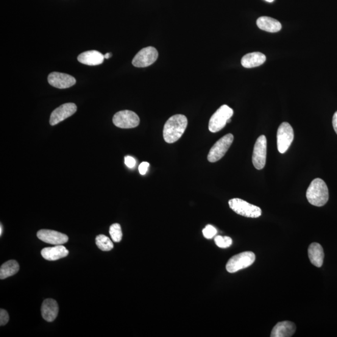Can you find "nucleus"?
Listing matches in <instances>:
<instances>
[{
    "label": "nucleus",
    "instance_id": "6e6552de",
    "mask_svg": "<svg viewBox=\"0 0 337 337\" xmlns=\"http://www.w3.org/2000/svg\"><path fill=\"white\" fill-rule=\"evenodd\" d=\"M114 124L122 129H130L139 126L140 119L133 111L124 110L116 113L113 118Z\"/></svg>",
    "mask_w": 337,
    "mask_h": 337
},
{
    "label": "nucleus",
    "instance_id": "6ab92c4d",
    "mask_svg": "<svg viewBox=\"0 0 337 337\" xmlns=\"http://www.w3.org/2000/svg\"><path fill=\"white\" fill-rule=\"evenodd\" d=\"M308 257L311 263L317 267H321L324 263V252L321 245L314 242L311 244L308 250Z\"/></svg>",
    "mask_w": 337,
    "mask_h": 337
},
{
    "label": "nucleus",
    "instance_id": "0eeeda50",
    "mask_svg": "<svg viewBox=\"0 0 337 337\" xmlns=\"http://www.w3.org/2000/svg\"><path fill=\"white\" fill-rule=\"evenodd\" d=\"M294 138L293 128L288 122H284L278 127L277 134L278 151L284 154L291 146Z\"/></svg>",
    "mask_w": 337,
    "mask_h": 337
},
{
    "label": "nucleus",
    "instance_id": "c756f323",
    "mask_svg": "<svg viewBox=\"0 0 337 337\" xmlns=\"http://www.w3.org/2000/svg\"><path fill=\"white\" fill-rule=\"evenodd\" d=\"M111 57V54H110V53H108V54L105 55V58H106V59H109V58H110Z\"/></svg>",
    "mask_w": 337,
    "mask_h": 337
},
{
    "label": "nucleus",
    "instance_id": "f8f14e48",
    "mask_svg": "<svg viewBox=\"0 0 337 337\" xmlns=\"http://www.w3.org/2000/svg\"><path fill=\"white\" fill-rule=\"evenodd\" d=\"M48 81L50 85L59 89L69 88L76 84V80L74 77L62 72H51L48 77Z\"/></svg>",
    "mask_w": 337,
    "mask_h": 337
},
{
    "label": "nucleus",
    "instance_id": "a878e982",
    "mask_svg": "<svg viewBox=\"0 0 337 337\" xmlns=\"http://www.w3.org/2000/svg\"><path fill=\"white\" fill-rule=\"evenodd\" d=\"M9 315L4 309H1L0 310V325L4 326L7 324L9 321Z\"/></svg>",
    "mask_w": 337,
    "mask_h": 337
},
{
    "label": "nucleus",
    "instance_id": "2eb2a0df",
    "mask_svg": "<svg viewBox=\"0 0 337 337\" xmlns=\"http://www.w3.org/2000/svg\"><path fill=\"white\" fill-rule=\"evenodd\" d=\"M41 255L46 260L53 261L59 260L60 258L68 256L69 251L62 245H58L53 247H46L41 250Z\"/></svg>",
    "mask_w": 337,
    "mask_h": 337
},
{
    "label": "nucleus",
    "instance_id": "4468645a",
    "mask_svg": "<svg viewBox=\"0 0 337 337\" xmlns=\"http://www.w3.org/2000/svg\"><path fill=\"white\" fill-rule=\"evenodd\" d=\"M58 312L59 307L58 303L54 299H46L41 305V314L47 322H54L58 316Z\"/></svg>",
    "mask_w": 337,
    "mask_h": 337
},
{
    "label": "nucleus",
    "instance_id": "39448f33",
    "mask_svg": "<svg viewBox=\"0 0 337 337\" xmlns=\"http://www.w3.org/2000/svg\"><path fill=\"white\" fill-rule=\"evenodd\" d=\"M255 261V255L252 252H244L231 257L226 265L228 272L235 273L252 265Z\"/></svg>",
    "mask_w": 337,
    "mask_h": 337
},
{
    "label": "nucleus",
    "instance_id": "9d476101",
    "mask_svg": "<svg viewBox=\"0 0 337 337\" xmlns=\"http://www.w3.org/2000/svg\"><path fill=\"white\" fill-rule=\"evenodd\" d=\"M158 52L154 47L149 46L142 49L134 58L132 63L137 68H145L150 65L157 60Z\"/></svg>",
    "mask_w": 337,
    "mask_h": 337
},
{
    "label": "nucleus",
    "instance_id": "9b49d317",
    "mask_svg": "<svg viewBox=\"0 0 337 337\" xmlns=\"http://www.w3.org/2000/svg\"><path fill=\"white\" fill-rule=\"evenodd\" d=\"M76 111L77 107L74 103H65L53 111L50 116L49 123L51 126L59 124L60 122L73 115Z\"/></svg>",
    "mask_w": 337,
    "mask_h": 337
},
{
    "label": "nucleus",
    "instance_id": "4be33fe9",
    "mask_svg": "<svg viewBox=\"0 0 337 337\" xmlns=\"http://www.w3.org/2000/svg\"><path fill=\"white\" fill-rule=\"evenodd\" d=\"M96 244L97 247L102 251H110L114 248L113 242L108 237L105 235H99L96 237Z\"/></svg>",
    "mask_w": 337,
    "mask_h": 337
},
{
    "label": "nucleus",
    "instance_id": "bb28decb",
    "mask_svg": "<svg viewBox=\"0 0 337 337\" xmlns=\"http://www.w3.org/2000/svg\"><path fill=\"white\" fill-rule=\"evenodd\" d=\"M125 164L129 168H133L136 165V160L132 157H126L124 158Z\"/></svg>",
    "mask_w": 337,
    "mask_h": 337
},
{
    "label": "nucleus",
    "instance_id": "aec40b11",
    "mask_svg": "<svg viewBox=\"0 0 337 337\" xmlns=\"http://www.w3.org/2000/svg\"><path fill=\"white\" fill-rule=\"evenodd\" d=\"M257 25L261 30L270 33H276L282 29V24L279 21L268 16H261L258 18Z\"/></svg>",
    "mask_w": 337,
    "mask_h": 337
},
{
    "label": "nucleus",
    "instance_id": "423d86ee",
    "mask_svg": "<svg viewBox=\"0 0 337 337\" xmlns=\"http://www.w3.org/2000/svg\"><path fill=\"white\" fill-rule=\"evenodd\" d=\"M234 141L232 134L227 135L217 141L212 147L208 155V160L211 163H216L224 157L225 153L229 150Z\"/></svg>",
    "mask_w": 337,
    "mask_h": 337
},
{
    "label": "nucleus",
    "instance_id": "dca6fc26",
    "mask_svg": "<svg viewBox=\"0 0 337 337\" xmlns=\"http://www.w3.org/2000/svg\"><path fill=\"white\" fill-rule=\"evenodd\" d=\"M104 59L105 55L95 50L82 53L77 57V60L81 63L89 66L101 65L104 61Z\"/></svg>",
    "mask_w": 337,
    "mask_h": 337
},
{
    "label": "nucleus",
    "instance_id": "f257e3e1",
    "mask_svg": "<svg viewBox=\"0 0 337 337\" xmlns=\"http://www.w3.org/2000/svg\"><path fill=\"white\" fill-rule=\"evenodd\" d=\"M188 119L185 115L171 117L164 125L163 137L166 143L171 144L179 140L188 126Z\"/></svg>",
    "mask_w": 337,
    "mask_h": 337
},
{
    "label": "nucleus",
    "instance_id": "393cba45",
    "mask_svg": "<svg viewBox=\"0 0 337 337\" xmlns=\"http://www.w3.org/2000/svg\"><path fill=\"white\" fill-rule=\"evenodd\" d=\"M202 233L205 239H211L216 236L217 231L216 228L213 226V225H208L202 230Z\"/></svg>",
    "mask_w": 337,
    "mask_h": 337
},
{
    "label": "nucleus",
    "instance_id": "1a4fd4ad",
    "mask_svg": "<svg viewBox=\"0 0 337 337\" xmlns=\"http://www.w3.org/2000/svg\"><path fill=\"white\" fill-rule=\"evenodd\" d=\"M267 157V139L262 135L255 142L252 155V163L258 170L263 169L266 166Z\"/></svg>",
    "mask_w": 337,
    "mask_h": 337
},
{
    "label": "nucleus",
    "instance_id": "cd10ccee",
    "mask_svg": "<svg viewBox=\"0 0 337 337\" xmlns=\"http://www.w3.org/2000/svg\"><path fill=\"white\" fill-rule=\"evenodd\" d=\"M149 163L147 162L142 163L139 166V173L141 175L146 174L147 169H148Z\"/></svg>",
    "mask_w": 337,
    "mask_h": 337
},
{
    "label": "nucleus",
    "instance_id": "b1692460",
    "mask_svg": "<svg viewBox=\"0 0 337 337\" xmlns=\"http://www.w3.org/2000/svg\"><path fill=\"white\" fill-rule=\"evenodd\" d=\"M214 241H215L217 246L222 248V249H226L232 244V239L227 236H217L214 239Z\"/></svg>",
    "mask_w": 337,
    "mask_h": 337
},
{
    "label": "nucleus",
    "instance_id": "7c9ffc66",
    "mask_svg": "<svg viewBox=\"0 0 337 337\" xmlns=\"http://www.w3.org/2000/svg\"><path fill=\"white\" fill-rule=\"evenodd\" d=\"M2 232H3V228H2V225H0V236H2Z\"/></svg>",
    "mask_w": 337,
    "mask_h": 337
},
{
    "label": "nucleus",
    "instance_id": "7ed1b4c3",
    "mask_svg": "<svg viewBox=\"0 0 337 337\" xmlns=\"http://www.w3.org/2000/svg\"><path fill=\"white\" fill-rule=\"evenodd\" d=\"M233 115L234 111L232 108L227 105H222L212 116L209 123V129L212 133L219 132L225 126L227 121Z\"/></svg>",
    "mask_w": 337,
    "mask_h": 337
},
{
    "label": "nucleus",
    "instance_id": "5701e85b",
    "mask_svg": "<svg viewBox=\"0 0 337 337\" xmlns=\"http://www.w3.org/2000/svg\"><path fill=\"white\" fill-rule=\"evenodd\" d=\"M110 235L115 242H119L122 238V232L120 224H113L110 227Z\"/></svg>",
    "mask_w": 337,
    "mask_h": 337
},
{
    "label": "nucleus",
    "instance_id": "2f4dec72",
    "mask_svg": "<svg viewBox=\"0 0 337 337\" xmlns=\"http://www.w3.org/2000/svg\"><path fill=\"white\" fill-rule=\"evenodd\" d=\"M265 1L269 3H271L274 1V0H265Z\"/></svg>",
    "mask_w": 337,
    "mask_h": 337
},
{
    "label": "nucleus",
    "instance_id": "412c9836",
    "mask_svg": "<svg viewBox=\"0 0 337 337\" xmlns=\"http://www.w3.org/2000/svg\"><path fill=\"white\" fill-rule=\"evenodd\" d=\"M19 264L15 260H10L4 263L0 268V278L2 280L13 276L19 271Z\"/></svg>",
    "mask_w": 337,
    "mask_h": 337
},
{
    "label": "nucleus",
    "instance_id": "ddd939ff",
    "mask_svg": "<svg viewBox=\"0 0 337 337\" xmlns=\"http://www.w3.org/2000/svg\"><path fill=\"white\" fill-rule=\"evenodd\" d=\"M37 237L40 240L46 243L56 245H62L68 241V237L65 234L58 232V231L41 229L37 233Z\"/></svg>",
    "mask_w": 337,
    "mask_h": 337
},
{
    "label": "nucleus",
    "instance_id": "20e7f679",
    "mask_svg": "<svg viewBox=\"0 0 337 337\" xmlns=\"http://www.w3.org/2000/svg\"><path fill=\"white\" fill-rule=\"evenodd\" d=\"M229 207L236 213L249 218H257L261 216L262 210L257 206L249 204L245 200L235 198L229 201Z\"/></svg>",
    "mask_w": 337,
    "mask_h": 337
},
{
    "label": "nucleus",
    "instance_id": "a211bd4d",
    "mask_svg": "<svg viewBox=\"0 0 337 337\" xmlns=\"http://www.w3.org/2000/svg\"><path fill=\"white\" fill-rule=\"evenodd\" d=\"M266 61L265 55L260 52H253L242 57L241 65L246 68H252L263 65Z\"/></svg>",
    "mask_w": 337,
    "mask_h": 337
},
{
    "label": "nucleus",
    "instance_id": "f03ea898",
    "mask_svg": "<svg viewBox=\"0 0 337 337\" xmlns=\"http://www.w3.org/2000/svg\"><path fill=\"white\" fill-rule=\"evenodd\" d=\"M306 197L308 201L312 205L317 207H322L328 202L329 199V193L327 185L324 180L320 178H317L313 180L309 186Z\"/></svg>",
    "mask_w": 337,
    "mask_h": 337
},
{
    "label": "nucleus",
    "instance_id": "c85d7f7f",
    "mask_svg": "<svg viewBox=\"0 0 337 337\" xmlns=\"http://www.w3.org/2000/svg\"><path fill=\"white\" fill-rule=\"evenodd\" d=\"M332 124L334 130L337 135V111L334 114L332 119Z\"/></svg>",
    "mask_w": 337,
    "mask_h": 337
},
{
    "label": "nucleus",
    "instance_id": "f3484780",
    "mask_svg": "<svg viewBox=\"0 0 337 337\" xmlns=\"http://www.w3.org/2000/svg\"><path fill=\"white\" fill-rule=\"evenodd\" d=\"M296 330V327L294 323L283 321L278 323L273 328L271 337H291Z\"/></svg>",
    "mask_w": 337,
    "mask_h": 337
}]
</instances>
